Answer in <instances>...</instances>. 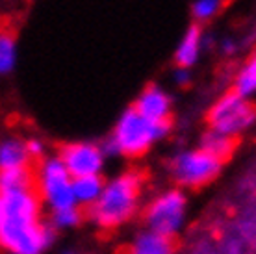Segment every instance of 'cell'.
Here are the masks:
<instances>
[{
	"mask_svg": "<svg viewBox=\"0 0 256 254\" xmlns=\"http://www.w3.org/2000/svg\"><path fill=\"white\" fill-rule=\"evenodd\" d=\"M236 146H238L236 136H224V134L210 130V132L204 134V138H202V148H204L206 152H210L212 156H216L218 160H221L223 164L234 154Z\"/></svg>",
	"mask_w": 256,
	"mask_h": 254,
	"instance_id": "13",
	"label": "cell"
},
{
	"mask_svg": "<svg viewBox=\"0 0 256 254\" xmlns=\"http://www.w3.org/2000/svg\"><path fill=\"white\" fill-rule=\"evenodd\" d=\"M178 80L180 82H184V80H186V72H178Z\"/></svg>",
	"mask_w": 256,
	"mask_h": 254,
	"instance_id": "21",
	"label": "cell"
},
{
	"mask_svg": "<svg viewBox=\"0 0 256 254\" xmlns=\"http://www.w3.org/2000/svg\"><path fill=\"white\" fill-rule=\"evenodd\" d=\"M60 160L72 178L98 174L102 167V148L91 143H67L60 146Z\"/></svg>",
	"mask_w": 256,
	"mask_h": 254,
	"instance_id": "8",
	"label": "cell"
},
{
	"mask_svg": "<svg viewBox=\"0 0 256 254\" xmlns=\"http://www.w3.org/2000/svg\"><path fill=\"white\" fill-rule=\"evenodd\" d=\"M169 128L171 122H150L132 106L117 122L112 138V148L128 158H138L147 152L154 141L166 136Z\"/></svg>",
	"mask_w": 256,
	"mask_h": 254,
	"instance_id": "3",
	"label": "cell"
},
{
	"mask_svg": "<svg viewBox=\"0 0 256 254\" xmlns=\"http://www.w3.org/2000/svg\"><path fill=\"white\" fill-rule=\"evenodd\" d=\"M2 190H22L36 186V169L20 167V169H6L0 176Z\"/></svg>",
	"mask_w": 256,
	"mask_h": 254,
	"instance_id": "14",
	"label": "cell"
},
{
	"mask_svg": "<svg viewBox=\"0 0 256 254\" xmlns=\"http://www.w3.org/2000/svg\"><path fill=\"white\" fill-rule=\"evenodd\" d=\"M254 89H256V54L252 56L249 65L244 69V72L240 74L234 91H236L238 95L245 96V95H249V93H252Z\"/></svg>",
	"mask_w": 256,
	"mask_h": 254,
	"instance_id": "16",
	"label": "cell"
},
{
	"mask_svg": "<svg viewBox=\"0 0 256 254\" xmlns=\"http://www.w3.org/2000/svg\"><path fill=\"white\" fill-rule=\"evenodd\" d=\"M52 240V228L41 221L38 188L2 190L0 242L10 254H41Z\"/></svg>",
	"mask_w": 256,
	"mask_h": 254,
	"instance_id": "1",
	"label": "cell"
},
{
	"mask_svg": "<svg viewBox=\"0 0 256 254\" xmlns=\"http://www.w3.org/2000/svg\"><path fill=\"white\" fill-rule=\"evenodd\" d=\"M186 195L180 190L164 191L145 206L143 221L148 230L173 238L186 219Z\"/></svg>",
	"mask_w": 256,
	"mask_h": 254,
	"instance_id": "5",
	"label": "cell"
},
{
	"mask_svg": "<svg viewBox=\"0 0 256 254\" xmlns=\"http://www.w3.org/2000/svg\"><path fill=\"white\" fill-rule=\"evenodd\" d=\"M126 254H174V242L173 238L147 230L130 243Z\"/></svg>",
	"mask_w": 256,
	"mask_h": 254,
	"instance_id": "10",
	"label": "cell"
},
{
	"mask_svg": "<svg viewBox=\"0 0 256 254\" xmlns=\"http://www.w3.org/2000/svg\"><path fill=\"white\" fill-rule=\"evenodd\" d=\"M104 182L100 174H90V176H80L74 178L72 182V190H74V198L76 204L84 206V208H90L98 200V197L102 195L104 191Z\"/></svg>",
	"mask_w": 256,
	"mask_h": 254,
	"instance_id": "12",
	"label": "cell"
},
{
	"mask_svg": "<svg viewBox=\"0 0 256 254\" xmlns=\"http://www.w3.org/2000/svg\"><path fill=\"white\" fill-rule=\"evenodd\" d=\"M256 119V104L245 100L232 89L230 93L218 100V104L206 114L210 130L224 136H236Z\"/></svg>",
	"mask_w": 256,
	"mask_h": 254,
	"instance_id": "6",
	"label": "cell"
},
{
	"mask_svg": "<svg viewBox=\"0 0 256 254\" xmlns=\"http://www.w3.org/2000/svg\"><path fill=\"white\" fill-rule=\"evenodd\" d=\"M143 182L140 171H126L110 180L98 200L86 210L88 219L106 232L122 226L140 210Z\"/></svg>",
	"mask_w": 256,
	"mask_h": 254,
	"instance_id": "2",
	"label": "cell"
},
{
	"mask_svg": "<svg viewBox=\"0 0 256 254\" xmlns=\"http://www.w3.org/2000/svg\"><path fill=\"white\" fill-rule=\"evenodd\" d=\"M218 0H198L197 4H195V15H197L198 19H206V17H210L212 13L218 10Z\"/></svg>",
	"mask_w": 256,
	"mask_h": 254,
	"instance_id": "19",
	"label": "cell"
},
{
	"mask_svg": "<svg viewBox=\"0 0 256 254\" xmlns=\"http://www.w3.org/2000/svg\"><path fill=\"white\" fill-rule=\"evenodd\" d=\"M32 156L28 152V145L19 140H10L2 143L0 148V167L6 169H20V167H32Z\"/></svg>",
	"mask_w": 256,
	"mask_h": 254,
	"instance_id": "11",
	"label": "cell"
},
{
	"mask_svg": "<svg viewBox=\"0 0 256 254\" xmlns=\"http://www.w3.org/2000/svg\"><path fill=\"white\" fill-rule=\"evenodd\" d=\"M74 178L70 176L65 164L60 158L39 162L36 167V188L41 200H45L52 212L76 208V198L72 190Z\"/></svg>",
	"mask_w": 256,
	"mask_h": 254,
	"instance_id": "4",
	"label": "cell"
},
{
	"mask_svg": "<svg viewBox=\"0 0 256 254\" xmlns=\"http://www.w3.org/2000/svg\"><path fill=\"white\" fill-rule=\"evenodd\" d=\"M221 166H223L221 160L206 152L204 148H198V150H190L176 156L171 164V172L176 184H180L182 188L198 190L202 186L210 184L218 176Z\"/></svg>",
	"mask_w": 256,
	"mask_h": 254,
	"instance_id": "7",
	"label": "cell"
},
{
	"mask_svg": "<svg viewBox=\"0 0 256 254\" xmlns=\"http://www.w3.org/2000/svg\"><path fill=\"white\" fill-rule=\"evenodd\" d=\"M147 121L150 122H171V115H169V98H167L156 86H148L143 93H141L140 100L134 106Z\"/></svg>",
	"mask_w": 256,
	"mask_h": 254,
	"instance_id": "9",
	"label": "cell"
},
{
	"mask_svg": "<svg viewBox=\"0 0 256 254\" xmlns=\"http://www.w3.org/2000/svg\"><path fill=\"white\" fill-rule=\"evenodd\" d=\"M82 219V212L76 208H69V210H62V212H52V224L58 226V228H69V226H74L78 224Z\"/></svg>",
	"mask_w": 256,
	"mask_h": 254,
	"instance_id": "17",
	"label": "cell"
},
{
	"mask_svg": "<svg viewBox=\"0 0 256 254\" xmlns=\"http://www.w3.org/2000/svg\"><path fill=\"white\" fill-rule=\"evenodd\" d=\"M198 26H192L190 28V32L186 34V38L180 44L178 52H176V64L182 65V67H188V65H192L195 62V58H197V50H198Z\"/></svg>",
	"mask_w": 256,
	"mask_h": 254,
	"instance_id": "15",
	"label": "cell"
},
{
	"mask_svg": "<svg viewBox=\"0 0 256 254\" xmlns=\"http://www.w3.org/2000/svg\"><path fill=\"white\" fill-rule=\"evenodd\" d=\"M13 65V38L10 34H2L0 39V69L2 72H8Z\"/></svg>",
	"mask_w": 256,
	"mask_h": 254,
	"instance_id": "18",
	"label": "cell"
},
{
	"mask_svg": "<svg viewBox=\"0 0 256 254\" xmlns=\"http://www.w3.org/2000/svg\"><path fill=\"white\" fill-rule=\"evenodd\" d=\"M26 145H28V152H30L32 160H38V162H39V158L43 156V145H41L38 140L26 141Z\"/></svg>",
	"mask_w": 256,
	"mask_h": 254,
	"instance_id": "20",
	"label": "cell"
}]
</instances>
